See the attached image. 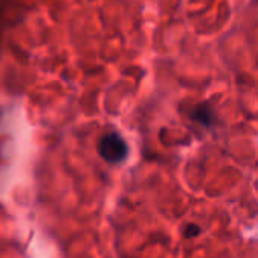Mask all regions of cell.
<instances>
[{
    "mask_svg": "<svg viewBox=\"0 0 258 258\" xmlns=\"http://www.w3.org/2000/svg\"><path fill=\"white\" fill-rule=\"evenodd\" d=\"M128 147L118 133H107L98 142V154L107 163H119L127 157Z\"/></svg>",
    "mask_w": 258,
    "mask_h": 258,
    "instance_id": "obj_1",
    "label": "cell"
},
{
    "mask_svg": "<svg viewBox=\"0 0 258 258\" xmlns=\"http://www.w3.org/2000/svg\"><path fill=\"white\" fill-rule=\"evenodd\" d=\"M200 233H201L200 227H198V225L190 224V225H187V227H186V230H184V237H195V236H198Z\"/></svg>",
    "mask_w": 258,
    "mask_h": 258,
    "instance_id": "obj_3",
    "label": "cell"
},
{
    "mask_svg": "<svg viewBox=\"0 0 258 258\" xmlns=\"http://www.w3.org/2000/svg\"><path fill=\"white\" fill-rule=\"evenodd\" d=\"M192 116H194L195 121H198V122H201L204 125H210L212 124V119H213L212 118V110L209 107H204V106L197 107Z\"/></svg>",
    "mask_w": 258,
    "mask_h": 258,
    "instance_id": "obj_2",
    "label": "cell"
}]
</instances>
